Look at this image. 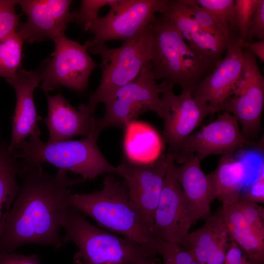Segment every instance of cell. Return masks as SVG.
Masks as SVG:
<instances>
[{"mask_svg": "<svg viewBox=\"0 0 264 264\" xmlns=\"http://www.w3.org/2000/svg\"><path fill=\"white\" fill-rule=\"evenodd\" d=\"M160 84L166 111L163 119V140L168 146V152L174 157L186 138L203 119L216 112L207 103L194 98L192 91L182 90L180 94L176 95L172 82L164 80Z\"/></svg>", "mask_w": 264, "mask_h": 264, "instance_id": "11", "label": "cell"}, {"mask_svg": "<svg viewBox=\"0 0 264 264\" xmlns=\"http://www.w3.org/2000/svg\"><path fill=\"white\" fill-rule=\"evenodd\" d=\"M151 72L182 90H194L215 67L216 61L186 43L181 34L161 15L150 23Z\"/></svg>", "mask_w": 264, "mask_h": 264, "instance_id": "3", "label": "cell"}, {"mask_svg": "<svg viewBox=\"0 0 264 264\" xmlns=\"http://www.w3.org/2000/svg\"><path fill=\"white\" fill-rule=\"evenodd\" d=\"M260 0H235L236 29L240 38L246 41L250 22L256 11Z\"/></svg>", "mask_w": 264, "mask_h": 264, "instance_id": "31", "label": "cell"}, {"mask_svg": "<svg viewBox=\"0 0 264 264\" xmlns=\"http://www.w3.org/2000/svg\"><path fill=\"white\" fill-rule=\"evenodd\" d=\"M185 10L203 30L214 35L230 39V30L224 26L211 13L200 7L196 0H179Z\"/></svg>", "mask_w": 264, "mask_h": 264, "instance_id": "25", "label": "cell"}, {"mask_svg": "<svg viewBox=\"0 0 264 264\" xmlns=\"http://www.w3.org/2000/svg\"><path fill=\"white\" fill-rule=\"evenodd\" d=\"M62 227L64 244L71 242L78 249L74 264H138L157 255L129 238L92 225L70 206Z\"/></svg>", "mask_w": 264, "mask_h": 264, "instance_id": "5", "label": "cell"}, {"mask_svg": "<svg viewBox=\"0 0 264 264\" xmlns=\"http://www.w3.org/2000/svg\"><path fill=\"white\" fill-rule=\"evenodd\" d=\"M102 189L87 194H71L69 206L89 217L101 227L129 238L157 254L160 239L149 229L131 202L124 181L109 174Z\"/></svg>", "mask_w": 264, "mask_h": 264, "instance_id": "2", "label": "cell"}, {"mask_svg": "<svg viewBox=\"0 0 264 264\" xmlns=\"http://www.w3.org/2000/svg\"><path fill=\"white\" fill-rule=\"evenodd\" d=\"M117 0H83L80 8L74 12L73 22L83 25L84 27L99 18L100 9L106 5L111 6Z\"/></svg>", "mask_w": 264, "mask_h": 264, "instance_id": "33", "label": "cell"}, {"mask_svg": "<svg viewBox=\"0 0 264 264\" xmlns=\"http://www.w3.org/2000/svg\"><path fill=\"white\" fill-rule=\"evenodd\" d=\"M19 174L22 186L6 219L0 252H13L28 243L60 249L65 244L59 228L66 218L71 188L84 179L70 178L62 169L50 175L42 165L21 164Z\"/></svg>", "mask_w": 264, "mask_h": 264, "instance_id": "1", "label": "cell"}, {"mask_svg": "<svg viewBox=\"0 0 264 264\" xmlns=\"http://www.w3.org/2000/svg\"><path fill=\"white\" fill-rule=\"evenodd\" d=\"M234 154L221 156L213 172L217 198L222 203L232 204L240 200L249 169L259 156L248 153L235 157Z\"/></svg>", "mask_w": 264, "mask_h": 264, "instance_id": "20", "label": "cell"}, {"mask_svg": "<svg viewBox=\"0 0 264 264\" xmlns=\"http://www.w3.org/2000/svg\"><path fill=\"white\" fill-rule=\"evenodd\" d=\"M242 39L232 38L225 57L207 74L192 92L194 98L207 103L216 112L220 106L232 95L244 65Z\"/></svg>", "mask_w": 264, "mask_h": 264, "instance_id": "16", "label": "cell"}, {"mask_svg": "<svg viewBox=\"0 0 264 264\" xmlns=\"http://www.w3.org/2000/svg\"><path fill=\"white\" fill-rule=\"evenodd\" d=\"M229 239L235 242L251 261L264 264V239L255 235L250 228L228 229Z\"/></svg>", "mask_w": 264, "mask_h": 264, "instance_id": "26", "label": "cell"}, {"mask_svg": "<svg viewBox=\"0 0 264 264\" xmlns=\"http://www.w3.org/2000/svg\"><path fill=\"white\" fill-rule=\"evenodd\" d=\"M160 255L163 264H192L195 260L187 250H184L180 244L159 240L157 255Z\"/></svg>", "mask_w": 264, "mask_h": 264, "instance_id": "30", "label": "cell"}, {"mask_svg": "<svg viewBox=\"0 0 264 264\" xmlns=\"http://www.w3.org/2000/svg\"><path fill=\"white\" fill-rule=\"evenodd\" d=\"M255 37L260 40L264 39V0H260L257 9L252 17L248 26L246 40L250 41Z\"/></svg>", "mask_w": 264, "mask_h": 264, "instance_id": "36", "label": "cell"}, {"mask_svg": "<svg viewBox=\"0 0 264 264\" xmlns=\"http://www.w3.org/2000/svg\"><path fill=\"white\" fill-rule=\"evenodd\" d=\"M38 127L28 140L16 147L14 156L21 159L24 166L42 165L48 163L55 167L81 175L84 179H93L104 174H116V167L105 157L97 144L99 136L92 132L77 140L49 143L40 138Z\"/></svg>", "mask_w": 264, "mask_h": 264, "instance_id": "4", "label": "cell"}, {"mask_svg": "<svg viewBox=\"0 0 264 264\" xmlns=\"http://www.w3.org/2000/svg\"><path fill=\"white\" fill-rule=\"evenodd\" d=\"M181 35L190 44L216 61L221 59L220 57L232 39L215 35L203 29Z\"/></svg>", "mask_w": 264, "mask_h": 264, "instance_id": "24", "label": "cell"}, {"mask_svg": "<svg viewBox=\"0 0 264 264\" xmlns=\"http://www.w3.org/2000/svg\"><path fill=\"white\" fill-rule=\"evenodd\" d=\"M224 264H227V263H224Z\"/></svg>", "mask_w": 264, "mask_h": 264, "instance_id": "40", "label": "cell"}, {"mask_svg": "<svg viewBox=\"0 0 264 264\" xmlns=\"http://www.w3.org/2000/svg\"><path fill=\"white\" fill-rule=\"evenodd\" d=\"M252 143L243 136L236 117L224 111L215 120L188 136L174 159L182 163L195 155L201 161L210 155L234 154Z\"/></svg>", "mask_w": 264, "mask_h": 264, "instance_id": "13", "label": "cell"}, {"mask_svg": "<svg viewBox=\"0 0 264 264\" xmlns=\"http://www.w3.org/2000/svg\"><path fill=\"white\" fill-rule=\"evenodd\" d=\"M168 166L152 233L157 239L181 244L195 222L174 175V159L168 153Z\"/></svg>", "mask_w": 264, "mask_h": 264, "instance_id": "14", "label": "cell"}, {"mask_svg": "<svg viewBox=\"0 0 264 264\" xmlns=\"http://www.w3.org/2000/svg\"><path fill=\"white\" fill-rule=\"evenodd\" d=\"M16 0H0V40L17 31L19 16L15 11Z\"/></svg>", "mask_w": 264, "mask_h": 264, "instance_id": "32", "label": "cell"}, {"mask_svg": "<svg viewBox=\"0 0 264 264\" xmlns=\"http://www.w3.org/2000/svg\"><path fill=\"white\" fill-rule=\"evenodd\" d=\"M244 65L232 94L219 107L218 111H228L234 115L243 136L250 140L261 129L264 105V77L255 56L243 49Z\"/></svg>", "mask_w": 264, "mask_h": 264, "instance_id": "10", "label": "cell"}, {"mask_svg": "<svg viewBox=\"0 0 264 264\" xmlns=\"http://www.w3.org/2000/svg\"><path fill=\"white\" fill-rule=\"evenodd\" d=\"M17 160L9 151L0 132V238L4 230L7 216L20 190L16 177L21 164Z\"/></svg>", "mask_w": 264, "mask_h": 264, "instance_id": "21", "label": "cell"}, {"mask_svg": "<svg viewBox=\"0 0 264 264\" xmlns=\"http://www.w3.org/2000/svg\"><path fill=\"white\" fill-rule=\"evenodd\" d=\"M250 229L264 239V209L257 203L240 199L238 202Z\"/></svg>", "mask_w": 264, "mask_h": 264, "instance_id": "29", "label": "cell"}, {"mask_svg": "<svg viewBox=\"0 0 264 264\" xmlns=\"http://www.w3.org/2000/svg\"><path fill=\"white\" fill-rule=\"evenodd\" d=\"M0 264H41L38 256L0 252Z\"/></svg>", "mask_w": 264, "mask_h": 264, "instance_id": "37", "label": "cell"}, {"mask_svg": "<svg viewBox=\"0 0 264 264\" xmlns=\"http://www.w3.org/2000/svg\"><path fill=\"white\" fill-rule=\"evenodd\" d=\"M70 0H16L27 15L25 23L17 31L24 41L29 43L53 40L65 33L68 23L73 21L74 13L70 12Z\"/></svg>", "mask_w": 264, "mask_h": 264, "instance_id": "15", "label": "cell"}, {"mask_svg": "<svg viewBox=\"0 0 264 264\" xmlns=\"http://www.w3.org/2000/svg\"><path fill=\"white\" fill-rule=\"evenodd\" d=\"M197 4L211 13L230 30L236 29L234 0H197Z\"/></svg>", "mask_w": 264, "mask_h": 264, "instance_id": "28", "label": "cell"}, {"mask_svg": "<svg viewBox=\"0 0 264 264\" xmlns=\"http://www.w3.org/2000/svg\"><path fill=\"white\" fill-rule=\"evenodd\" d=\"M200 161L191 155L180 166L173 165L174 175L195 221L211 216L210 205L217 198L213 172L205 174Z\"/></svg>", "mask_w": 264, "mask_h": 264, "instance_id": "19", "label": "cell"}, {"mask_svg": "<svg viewBox=\"0 0 264 264\" xmlns=\"http://www.w3.org/2000/svg\"><path fill=\"white\" fill-rule=\"evenodd\" d=\"M166 2V0H117L104 17L84 27L94 35L85 45L132 38L153 21L156 13H161Z\"/></svg>", "mask_w": 264, "mask_h": 264, "instance_id": "9", "label": "cell"}, {"mask_svg": "<svg viewBox=\"0 0 264 264\" xmlns=\"http://www.w3.org/2000/svg\"><path fill=\"white\" fill-rule=\"evenodd\" d=\"M228 232L219 215H211L201 227L189 232L181 244L196 260L206 264L217 243Z\"/></svg>", "mask_w": 264, "mask_h": 264, "instance_id": "22", "label": "cell"}, {"mask_svg": "<svg viewBox=\"0 0 264 264\" xmlns=\"http://www.w3.org/2000/svg\"><path fill=\"white\" fill-rule=\"evenodd\" d=\"M219 216L227 229L249 228L238 202L232 204L222 203Z\"/></svg>", "mask_w": 264, "mask_h": 264, "instance_id": "34", "label": "cell"}, {"mask_svg": "<svg viewBox=\"0 0 264 264\" xmlns=\"http://www.w3.org/2000/svg\"><path fill=\"white\" fill-rule=\"evenodd\" d=\"M14 88L16 95L14 113L12 117L11 141L8 149L13 154L17 146L33 134L43 120L36 110L34 92L41 82L39 71L20 68L13 76L6 79Z\"/></svg>", "mask_w": 264, "mask_h": 264, "instance_id": "18", "label": "cell"}, {"mask_svg": "<svg viewBox=\"0 0 264 264\" xmlns=\"http://www.w3.org/2000/svg\"><path fill=\"white\" fill-rule=\"evenodd\" d=\"M151 47L150 23L118 48H109L105 43L87 46L88 50L102 58L101 81L87 104L92 112L95 113L99 103H104L118 89L137 77L150 62Z\"/></svg>", "mask_w": 264, "mask_h": 264, "instance_id": "6", "label": "cell"}, {"mask_svg": "<svg viewBox=\"0 0 264 264\" xmlns=\"http://www.w3.org/2000/svg\"><path fill=\"white\" fill-rule=\"evenodd\" d=\"M160 14L181 34H190L202 29L185 11L179 0H166Z\"/></svg>", "mask_w": 264, "mask_h": 264, "instance_id": "27", "label": "cell"}, {"mask_svg": "<svg viewBox=\"0 0 264 264\" xmlns=\"http://www.w3.org/2000/svg\"><path fill=\"white\" fill-rule=\"evenodd\" d=\"M55 49L41 71L40 88L44 92L64 87L77 92L87 88L89 77L97 65L87 46L68 38L65 33L53 39Z\"/></svg>", "mask_w": 264, "mask_h": 264, "instance_id": "8", "label": "cell"}, {"mask_svg": "<svg viewBox=\"0 0 264 264\" xmlns=\"http://www.w3.org/2000/svg\"><path fill=\"white\" fill-rule=\"evenodd\" d=\"M168 159V152L148 164L136 163L124 157L116 167V174L123 178L131 202L151 232Z\"/></svg>", "mask_w": 264, "mask_h": 264, "instance_id": "12", "label": "cell"}, {"mask_svg": "<svg viewBox=\"0 0 264 264\" xmlns=\"http://www.w3.org/2000/svg\"><path fill=\"white\" fill-rule=\"evenodd\" d=\"M45 94L48 113L43 120L48 131V143L68 140L79 135L86 137L93 132L97 133L95 131V113L87 104H81L76 109L61 94L54 96L48 92Z\"/></svg>", "mask_w": 264, "mask_h": 264, "instance_id": "17", "label": "cell"}, {"mask_svg": "<svg viewBox=\"0 0 264 264\" xmlns=\"http://www.w3.org/2000/svg\"><path fill=\"white\" fill-rule=\"evenodd\" d=\"M161 84L157 85L151 72L150 63L132 82L115 91L104 103V115L97 118L95 131L117 127L125 129L145 112L152 111L162 119L166 111L161 100Z\"/></svg>", "mask_w": 264, "mask_h": 264, "instance_id": "7", "label": "cell"}, {"mask_svg": "<svg viewBox=\"0 0 264 264\" xmlns=\"http://www.w3.org/2000/svg\"><path fill=\"white\" fill-rule=\"evenodd\" d=\"M23 42L17 31L0 40V77H11L20 69Z\"/></svg>", "mask_w": 264, "mask_h": 264, "instance_id": "23", "label": "cell"}, {"mask_svg": "<svg viewBox=\"0 0 264 264\" xmlns=\"http://www.w3.org/2000/svg\"><path fill=\"white\" fill-rule=\"evenodd\" d=\"M260 163L256 176L245 191L240 199L256 203L264 202V163Z\"/></svg>", "mask_w": 264, "mask_h": 264, "instance_id": "35", "label": "cell"}, {"mask_svg": "<svg viewBox=\"0 0 264 264\" xmlns=\"http://www.w3.org/2000/svg\"><path fill=\"white\" fill-rule=\"evenodd\" d=\"M241 45L243 49L248 50L254 56L258 57L261 61H264V40H261L255 42H251L242 39Z\"/></svg>", "mask_w": 264, "mask_h": 264, "instance_id": "38", "label": "cell"}, {"mask_svg": "<svg viewBox=\"0 0 264 264\" xmlns=\"http://www.w3.org/2000/svg\"><path fill=\"white\" fill-rule=\"evenodd\" d=\"M138 264H160V263L156 256H154Z\"/></svg>", "mask_w": 264, "mask_h": 264, "instance_id": "39", "label": "cell"}]
</instances>
